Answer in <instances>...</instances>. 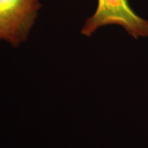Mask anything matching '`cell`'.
<instances>
[{
	"label": "cell",
	"mask_w": 148,
	"mask_h": 148,
	"mask_svg": "<svg viewBox=\"0 0 148 148\" xmlns=\"http://www.w3.org/2000/svg\"><path fill=\"white\" fill-rule=\"evenodd\" d=\"M95 12L86 18L82 35L90 37L99 28L110 25L119 26L134 39L147 38L148 20L138 15L128 0H97Z\"/></svg>",
	"instance_id": "6da1fadb"
},
{
	"label": "cell",
	"mask_w": 148,
	"mask_h": 148,
	"mask_svg": "<svg viewBox=\"0 0 148 148\" xmlns=\"http://www.w3.org/2000/svg\"><path fill=\"white\" fill-rule=\"evenodd\" d=\"M40 0H0V40L17 48L28 40Z\"/></svg>",
	"instance_id": "7a4b0ae2"
}]
</instances>
